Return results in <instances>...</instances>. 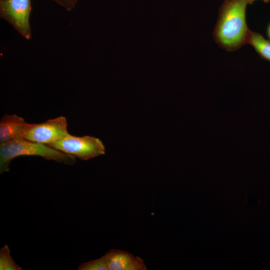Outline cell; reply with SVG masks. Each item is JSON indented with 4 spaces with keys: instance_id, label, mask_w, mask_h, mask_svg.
Instances as JSON below:
<instances>
[{
    "instance_id": "cell-6",
    "label": "cell",
    "mask_w": 270,
    "mask_h": 270,
    "mask_svg": "<svg viewBox=\"0 0 270 270\" xmlns=\"http://www.w3.org/2000/svg\"><path fill=\"white\" fill-rule=\"evenodd\" d=\"M30 124L16 114H4L0 121V144L23 138Z\"/></svg>"
},
{
    "instance_id": "cell-12",
    "label": "cell",
    "mask_w": 270,
    "mask_h": 270,
    "mask_svg": "<svg viewBox=\"0 0 270 270\" xmlns=\"http://www.w3.org/2000/svg\"><path fill=\"white\" fill-rule=\"evenodd\" d=\"M268 36L270 38V24L268 26Z\"/></svg>"
},
{
    "instance_id": "cell-2",
    "label": "cell",
    "mask_w": 270,
    "mask_h": 270,
    "mask_svg": "<svg viewBox=\"0 0 270 270\" xmlns=\"http://www.w3.org/2000/svg\"><path fill=\"white\" fill-rule=\"evenodd\" d=\"M36 156L46 160H53L66 164H74L76 157L64 153L46 144L34 142L24 138L0 144V172L10 170V164L14 158Z\"/></svg>"
},
{
    "instance_id": "cell-4",
    "label": "cell",
    "mask_w": 270,
    "mask_h": 270,
    "mask_svg": "<svg viewBox=\"0 0 270 270\" xmlns=\"http://www.w3.org/2000/svg\"><path fill=\"white\" fill-rule=\"evenodd\" d=\"M67 127L66 118L60 116L42 123L30 124L24 134V138L30 141L48 144L70 136L68 132Z\"/></svg>"
},
{
    "instance_id": "cell-13",
    "label": "cell",
    "mask_w": 270,
    "mask_h": 270,
    "mask_svg": "<svg viewBox=\"0 0 270 270\" xmlns=\"http://www.w3.org/2000/svg\"><path fill=\"white\" fill-rule=\"evenodd\" d=\"M72 0V1H74V0Z\"/></svg>"
},
{
    "instance_id": "cell-7",
    "label": "cell",
    "mask_w": 270,
    "mask_h": 270,
    "mask_svg": "<svg viewBox=\"0 0 270 270\" xmlns=\"http://www.w3.org/2000/svg\"><path fill=\"white\" fill-rule=\"evenodd\" d=\"M109 270H146L144 260L139 256L118 250L111 249L104 254Z\"/></svg>"
},
{
    "instance_id": "cell-10",
    "label": "cell",
    "mask_w": 270,
    "mask_h": 270,
    "mask_svg": "<svg viewBox=\"0 0 270 270\" xmlns=\"http://www.w3.org/2000/svg\"><path fill=\"white\" fill-rule=\"evenodd\" d=\"M78 270H109L107 260L105 256L100 258L88 261L80 264Z\"/></svg>"
},
{
    "instance_id": "cell-8",
    "label": "cell",
    "mask_w": 270,
    "mask_h": 270,
    "mask_svg": "<svg viewBox=\"0 0 270 270\" xmlns=\"http://www.w3.org/2000/svg\"><path fill=\"white\" fill-rule=\"evenodd\" d=\"M246 44L252 45L262 58L270 62V40L264 38L260 34L250 30Z\"/></svg>"
},
{
    "instance_id": "cell-9",
    "label": "cell",
    "mask_w": 270,
    "mask_h": 270,
    "mask_svg": "<svg viewBox=\"0 0 270 270\" xmlns=\"http://www.w3.org/2000/svg\"><path fill=\"white\" fill-rule=\"evenodd\" d=\"M0 270H22V268L17 264L10 256L8 246L5 244L0 250Z\"/></svg>"
},
{
    "instance_id": "cell-1",
    "label": "cell",
    "mask_w": 270,
    "mask_h": 270,
    "mask_svg": "<svg viewBox=\"0 0 270 270\" xmlns=\"http://www.w3.org/2000/svg\"><path fill=\"white\" fill-rule=\"evenodd\" d=\"M247 4L245 0H224L220 6L213 36L226 50H236L246 44L250 30L246 22Z\"/></svg>"
},
{
    "instance_id": "cell-5",
    "label": "cell",
    "mask_w": 270,
    "mask_h": 270,
    "mask_svg": "<svg viewBox=\"0 0 270 270\" xmlns=\"http://www.w3.org/2000/svg\"><path fill=\"white\" fill-rule=\"evenodd\" d=\"M31 10L30 0H2V16L8 20L25 38L30 37L29 16Z\"/></svg>"
},
{
    "instance_id": "cell-11",
    "label": "cell",
    "mask_w": 270,
    "mask_h": 270,
    "mask_svg": "<svg viewBox=\"0 0 270 270\" xmlns=\"http://www.w3.org/2000/svg\"><path fill=\"white\" fill-rule=\"evenodd\" d=\"M247 4H252L253 2L256 0H245ZM264 1L265 2H270V0H262Z\"/></svg>"
},
{
    "instance_id": "cell-3",
    "label": "cell",
    "mask_w": 270,
    "mask_h": 270,
    "mask_svg": "<svg viewBox=\"0 0 270 270\" xmlns=\"http://www.w3.org/2000/svg\"><path fill=\"white\" fill-rule=\"evenodd\" d=\"M48 145L82 160L105 154V148L102 142L98 138L90 136H75L70 135Z\"/></svg>"
}]
</instances>
